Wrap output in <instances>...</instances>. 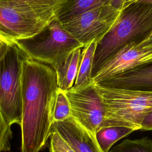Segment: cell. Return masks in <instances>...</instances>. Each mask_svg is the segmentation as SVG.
Returning a JSON list of instances; mask_svg holds the SVG:
<instances>
[{"label":"cell","mask_w":152,"mask_h":152,"mask_svg":"<svg viewBox=\"0 0 152 152\" xmlns=\"http://www.w3.org/2000/svg\"><path fill=\"white\" fill-rule=\"evenodd\" d=\"M121 10L111 5L102 6L62 22L64 28L84 47L97 43L118 19Z\"/></svg>","instance_id":"cell-6"},{"label":"cell","mask_w":152,"mask_h":152,"mask_svg":"<svg viewBox=\"0 0 152 152\" xmlns=\"http://www.w3.org/2000/svg\"><path fill=\"white\" fill-rule=\"evenodd\" d=\"M109 152H152V139L147 137L140 139H125L112 147Z\"/></svg>","instance_id":"cell-17"},{"label":"cell","mask_w":152,"mask_h":152,"mask_svg":"<svg viewBox=\"0 0 152 152\" xmlns=\"http://www.w3.org/2000/svg\"><path fill=\"white\" fill-rule=\"evenodd\" d=\"M137 46L140 48H152V31L148 37L142 42H141Z\"/></svg>","instance_id":"cell-22"},{"label":"cell","mask_w":152,"mask_h":152,"mask_svg":"<svg viewBox=\"0 0 152 152\" xmlns=\"http://www.w3.org/2000/svg\"><path fill=\"white\" fill-rule=\"evenodd\" d=\"M97 42H93L82 49L78 74L72 87L80 89L92 84V69Z\"/></svg>","instance_id":"cell-15"},{"label":"cell","mask_w":152,"mask_h":152,"mask_svg":"<svg viewBox=\"0 0 152 152\" xmlns=\"http://www.w3.org/2000/svg\"><path fill=\"white\" fill-rule=\"evenodd\" d=\"M83 48H78L63 59L53 65L59 88L64 91L71 89L74 84L81 58Z\"/></svg>","instance_id":"cell-13"},{"label":"cell","mask_w":152,"mask_h":152,"mask_svg":"<svg viewBox=\"0 0 152 152\" xmlns=\"http://www.w3.org/2000/svg\"><path fill=\"white\" fill-rule=\"evenodd\" d=\"M18 11L46 22L56 18L62 0H6Z\"/></svg>","instance_id":"cell-12"},{"label":"cell","mask_w":152,"mask_h":152,"mask_svg":"<svg viewBox=\"0 0 152 152\" xmlns=\"http://www.w3.org/2000/svg\"><path fill=\"white\" fill-rule=\"evenodd\" d=\"M123 0H111L110 5L116 9L122 10Z\"/></svg>","instance_id":"cell-23"},{"label":"cell","mask_w":152,"mask_h":152,"mask_svg":"<svg viewBox=\"0 0 152 152\" xmlns=\"http://www.w3.org/2000/svg\"><path fill=\"white\" fill-rule=\"evenodd\" d=\"M106 106L103 128L122 126L140 130L144 118L152 111V92L106 88L93 84Z\"/></svg>","instance_id":"cell-3"},{"label":"cell","mask_w":152,"mask_h":152,"mask_svg":"<svg viewBox=\"0 0 152 152\" xmlns=\"http://www.w3.org/2000/svg\"><path fill=\"white\" fill-rule=\"evenodd\" d=\"M69 102L71 116L96 135L103 127L107 110L94 85L65 91Z\"/></svg>","instance_id":"cell-7"},{"label":"cell","mask_w":152,"mask_h":152,"mask_svg":"<svg viewBox=\"0 0 152 152\" xmlns=\"http://www.w3.org/2000/svg\"><path fill=\"white\" fill-rule=\"evenodd\" d=\"M135 130L122 126H113L102 128L96 133V138L103 152H109L113 145L118 140L126 137Z\"/></svg>","instance_id":"cell-16"},{"label":"cell","mask_w":152,"mask_h":152,"mask_svg":"<svg viewBox=\"0 0 152 152\" xmlns=\"http://www.w3.org/2000/svg\"><path fill=\"white\" fill-rule=\"evenodd\" d=\"M51 131L58 132L75 152H103L96 135L71 115L65 120L54 122Z\"/></svg>","instance_id":"cell-10"},{"label":"cell","mask_w":152,"mask_h":152,"mask_svg":"<svg viewBox=\"0 0 152 152\" xmlns=\"http://www.w3.org/2000/svg\"><path fill=\"white\" fill-rule=\"evenodd\" d=\"M49 137V152H75L68 142L56 132L51 131Z\"/></svg>","instance_id":"cell-20"},{"label":"cell","mask_w":152,"mask_h":152,"mask_svg":"<svg viewBox=\"0 0 152 152\" xmlns=\"http://www.w3.org/2000/svg\"><path fill=\"white\" fill-rule=\"evenodd\" d=\"M0 41H1V40H0Z\"/></svg>","instance_id":"cell-26"},{"label":"cell","mask_w":152,"mask_h":152,"mask_svg":"<svg viewBox=\"0 0 152 152\" xmlns=\"http://www.w3.org/2000/svg\"><path fill=\"white\" fill-rule=\"evenodd\" d=\"M151 31L152 4L140 1L123 8L115 23L97 43L92 78L103 64L119 49L131 42L138 45Z\"/></svg>","instance_id":"cell-2"},{"label":"cell","mask_w":152,"mask_h":152,"mask_svg":"<svg viewBox=\"0 0 152 152\" xmlns=\"http://www.w3.org/2000/svg\"><path fill=\"white\" fill-rule=\"evenodd\" d=\"M96 84L106 88L152 92V61Z\"/></svg>","instance_id":"cell-11"},{"label":"cell","mask_w":152,"mask_h":152,"mask_svg":"<svg viewBox=\"0 0 152 152\" xmlns=\"http://www.w3.org/2000/svg\"><path fill=\"white\" fill-rule=\"evenodd\" d=\"M15 43L29 58L51 66L74 50L83 48L56 18L33 37Z\"/></svg>","instance_id":"cell-5"},{"label":"cell","mask_w":152,"mask_h":152,"mask_svg":"<svg viewBox=\"0 0 152 152\" xmlns=\"http://www.w3.org/2000/svg\"><path fill=\"white\" fill-rule=\"evenodd\" d=\"M140 130H152V111L149 112L142 119L140 125Z\"/></svg>","instance_id":"cell-21"},{"label":"cell","mask_w":152,"mask_h":152,"mask_svg":"<svg viewBox=\"0 0 152 152\" xmlns=\"http://www.w3.org/2000/svg\"><path fill=\"white\" fill-rule=\"evenodd\" d=\"M12 138L11 125L5 121L0 110V152L10 150V140Z\"/></svg>","instance_id":"cell-19"},{"label":"cell","mask_w":152,"mask_h":152,"mask_svg":"<svg viewBox=\"0 0 152 152\" xmlns=\"http://www.w3.org/2000/svg\"><path fill=\"white\" fill-rule=\"evenodd\" d=\"M48 23L18 11L6 0H0L1 40L16 42L30 38L39 33Z\"/></svg>","instance_id":"cell-8"},{"label":"cell","mask_w":152,"mask_h":152,"mask_svg":"<svg viewBox=\"0 0 152 152\" xmlns=\"http://www.w3.org/2000/svg\"><path fill=\"white\" fill-rule=\"evenodd\" d=\"M142 0H123V2H122V10L125 7H126L127 6H128L129 5L140 1Z\"/></svg>","instance_id":"cell-24"},{"label":"cell","mask_w":152,"mask_h":152,"mask_svg":"<svg viewBox=\"0 0 152 152\" xmlns=\"http://www.w3.org/2000/svg\"><path fill=\"white\" fill-rule=\"evenodd\" d=\"M24 53L14 42L0 41V110L7 122L20 125L21 74Z\"/></svg>","instance_id":"cell-4"},{"label":"cell","mask_w":152,"mask_h":152,"mask_svg":"<svg viewBox=\"0 0 152 152\" xmlns=\"http://www.w3.org/2000/svg\"><path fill=\"white\" fill-rule=\"evenodd\" d=\"M142 1H144L145 2H148V3H150V4H152V0H142Z\"/></svg>","instance_id":"cell-25"},{"label":"cell","mask_w":152,"mask_h":152,"mask_svg":"<svg viewBox=\"0 0 152 152\" xmlns=\"http://www.w3.org/2000/svg\"><path fill=\"white\" fill-rule=\"evenodd\" d=\"M21 152H39L45 146L53 123V110L59 90L56 74L49 65L24 53L21 74Z\"/></svg>","instance_id":"cell-1"},{"label":"cell","mask_w":152,"mask_h":152,"mask_svg":"<svg viewBox=\"0 0 152 152\" xmlns=\"http://www.w3.org/2000/svg\"><path fill=\"white\" fill-rule=\"evenodd\" d=\"M71 115L69 102L65 92L58 91L53 110V122L62 121L69 118Z\"/></svg>","instance_id":"cell-18"},{"label":"cell","mask_w":152,"mask_h":152,"mask_svg":"<svg viewBox=\"0 0 152 152\" xmlns=\"http://www.w3.org/2000/svg\"><path fill=\"white\" fill-rule=\"evenodd\" d=\"M111 0H62L56 18L61 23L93 9L110 5Z\"/></svg>","instance_id":"cell-14"},{"label":"cell","mask_w":152,"mask_h":152,"mask_svg":"<svg viewBox=\"0 0 152 152\" xmlns=\"http://www.w3.org/2000/svg\"><path fill=\"white\" fill-rule=\"evenodd\" d=\"M131 42L108 59L93 75L92 83L97 84L140 65L152 61V48H140Z\"/></svg>","instance_id":"cell-9"}]
</instances>
